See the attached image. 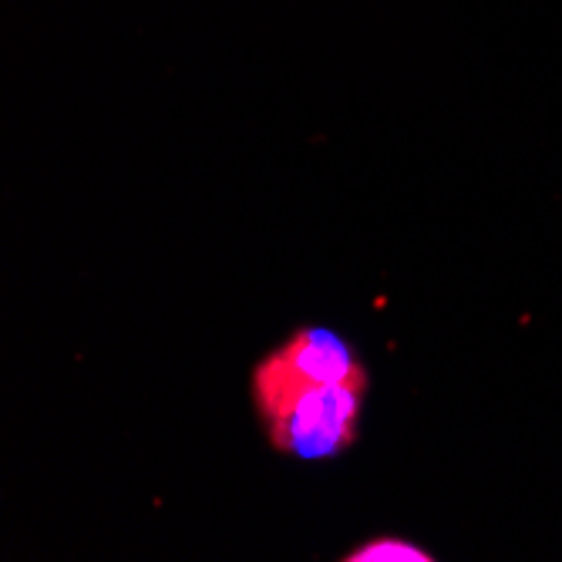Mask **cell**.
<instances>
[{"label": "cell", "instance_id": "obj_2", "mask_svg": "<svg viewBox=\"0 0 562 562\" xmlns=\"http://www.w3.org/2000/svg\"><path fill=\"white\" fill-rule=\"evenodd\" d=\"M361 374V361H357L350 344L340 334L327 327H306L267 357L257 368L252 384H327Z\"/></svg>", "mask_w": 562, "mask_h": 562}, {"label": "cell", "instance_id": "obj_1", "mask_svg": "<svg viewBox=\"0 0 562 562\" xmlns=\"http://www.w3.org/2000/svg\"><path fill=\"white\" fill-rule=\"evenodd\" d=\"M364 391L368 374L327 384H252L273 445L300 462L334 458L353 441Z\"/></svg>", "mask_w": 562, "mask_h": 562}, {"label": "cell", "instance_id": "obj_3", "mask_svg": "<svg viewBox=\"0 0 562 562\" xmlns=\"http://www.w3.org/2000/svg\"><path fill=\"white\" fill-rule=\"evenodd\" d=\"M347 562H431V555H428V549L407 542V539L381 536V539L364 542L361 549H353L347 555Z\"/></svg>", "mask_w": 562, "mask_h": 562}]
</instances>
